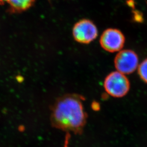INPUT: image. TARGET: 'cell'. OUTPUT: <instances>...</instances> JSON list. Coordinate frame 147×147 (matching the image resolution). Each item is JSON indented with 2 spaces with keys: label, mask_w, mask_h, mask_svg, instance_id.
Segmentation results:
<instances>
[{
  "label": "cell",
  "mask_w": 147,
  "mask_h": 147,
  "mask_svg": "<svg viewBox=\"0 0 147 147\" xmlns=\"http://www.w3.org/2000/svg\"><path fill=\"white\" fill-rule=\"evenodd\" d=\"M83 96L67 94L58 98L51 108L53 126L65 131L81 134L86 124L87 115Z\"/></svg>",
  "instance_id": "obj_1"
},
{
  "label": "cell",
  "mask_w": 147,
  "mask_h": 147,
  "mask_svg": "<svg viewBox=\"0 0 147 147\" xmlns=\"http://www.w3.org/2000/svg\"><path fill=\"white\" fill-rule=\"evenodd\" d=\"M130 82L126 75L117 71L109 73L104 82L106 92L114 98L125 96L130 89Z\"/></svg>",
  "instance_id": "obj_2"
},
{
  "label": "cell",
  "mask_w": 147,
  "mask_h": 147,
  "mask_svg": "<svg viewBox=\"0 0 147 147\" xmlns=\"http://www.w3.org/2000/svg\"><path fill=\"white\" fill-rule=\"evenodd\" d=\"M75 41L82 44H88L98 37V28L95 24L88 19H82L75 24L72 29Z\"/></svg>",
  "instance_id": "obj_3"
},
{
  "label": "cell",
  "mask_w": 147,
  "mask_h": 147,
  "mask_svg": "<svg viewBox=\"0 0 147 147\" xmlns=\"http://www.w3.org/2000/svg\"><path fill=\"white\" fill-rule=\"evenodd\" d=\"M139 57L131 50H121L114 59V65L117 71L124 75L133 73L138 68Z\"/></svg>",
  "instance_id": "obj_4"
},
{
  "label": "cell",
  "mask_w": 147,
  "mask_h": 147,
  "mask_svg": "<svg viewBox=\"0 0 147 147\" xmlns=\"http://www.w3.org/2000/svg\"><path fill=\"white\" fill-rule=\"evenodd\" d=\"M125 42V37L119 29H107L101 36L99 43L105 51L109 53L119 52L123 48Z\"/></svg>",
  "instance_id": "obj_5"
},
{
  "label": "cell",
  "mask_w": 147,
  "mask_h": 147,
  "mask_svg": "<svg viewBox=\"0 0 147 147\" xmlns=\"http://www.w3.org/2000/svg\"><path fill=\"white\" fill-rule=\"evenodd\" d=\"M36 0H6L13 13H21L28 10L34 4Z\"/></svg>",
  "instance_id": "obj_6"
},
{
  "label": "cell",
  "mask_w": 147,
  "mask_h": 147,
  "mask_svg": "<svg viewBox=\"0 0 147 147\" xmlns=\"http://www.w3.org/2000/svg\"><path fill=\"white\" fill-rule=\"evenodd\" d=\"M138 72L142 80L147 84V58L139 64Z\"/></svg>",
  "instance_id": "obj_7"
},
{
  "label": "cell",
  "mask_w": 147,
  "mask_h": 147,
  "mask_svg": "<svg viewBox=\"0 0 147 147\" xmlns=\"http://www.w3.org/2000/svg\"><path fill=\"white\" fill-rule=\"evenodd\" d=\"M133 20L135 22L142 23L144 21L143 13L139 10L134 9L132 11Z\"/></svg>",
  "instance_id": "obj_8"
},
{
  "label": "cell",
  "mask_w": 147,
  "mask_h": 147,
  "mask_svg": "<svg viewBox=\"0 0 147 147\" xmlns=\"http://www.w3.org/2000/svg\"><path fill=\"white\" fill-rule=\"evenodd\" d=\"M127 4L129 7L133 9V10L135 9V0H127L126 1Z\"/></svg>",
  "instance_id": "obj_9"
},
{
  "label": "cell",
  "mask_w": 147,
  "mask_h": 147,
  "mask_svg": "<svg viewBox=\"0 0 147 147\" xmlns=\"http://www.w3.org/2000/svg\"><path fill=\"white\" fill-rule=\"evenodd\" d=\"M5 2L6 0H0V4H3Z\"/></svg>",
  "instance_id": "obj_10"
},
{
  "label": "cell",
  "mask_w": 147,
  "mask_h": 147,
  "mask_svg": "<svg viewBox=\"0 0 147 147\" xmlns=\"http://www.w3.org/2000/svg\"><path fill=\"white\" fill-rule=\"evenodd\" d=\"M146 3H147V1H146Z\"/></svg>",
  "instance_id": "obj_11"
}]
</instances>
